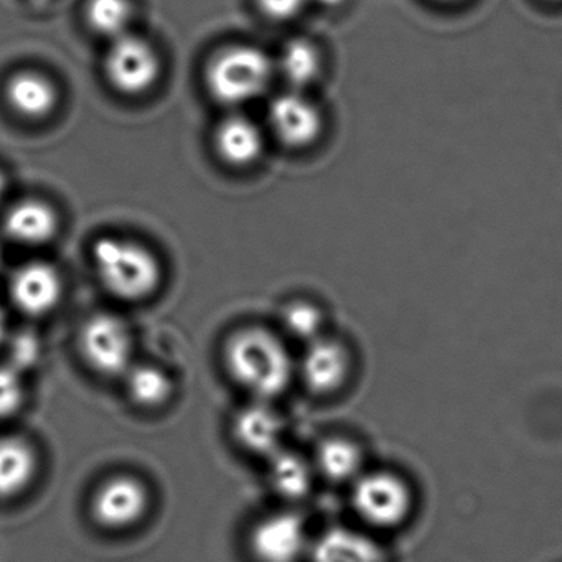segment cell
Segmentation results:
<instances>
[{
    "instance_id": "cell-1",
    "label": "cell",
    "mask_w": 562,
    "mask_h": 562,
    "mask_svg": "<svg viewBox=\"0 0 562 562\" xmlns=\"http://www.w3.org/2000/svg\"><path fill=\"white\" fill-rule=\"evenodd\" d=\"M225 364L233 381L252 400H276L297 378V360L284 338L262 327H246L232 335Z\"/></svg>"
},
{
    "instance_id": "cell-2",
    "label": "cell",
    "mask_w": 562,
    "mask_h": 562,
    "mask_svg": "<svg viewBox=\"0 0 562 562\" xmlns=\"http://www.w3.org/2000/svg\"><path fill=\"white\" fill-rule=\"evenodd\" d=\"M276 77L274 60L256 45H229L206 65L210 97L226 108H241L265 97Z\"/></svg>"
},
{
    "instance_id": "cell-3",
    "label": "cell",
    "mask_w": 562,
    "mask_h": 562,
    "mask_svg": "<svg viewBox=\"0 0 562 562\" xmlns=\"http://www.w3.org/2000/svg\"><path fill=\"white\" fill-rule=\"evenodd\" d=\"M93 265L101 284L121 301L137 302L159 289L162 268L153 251L139 243L101 238L93 246Z\"/></svg>"
},
{
    "instance_id": "cell-4",
    "label": "cell",
    "mask_w": 562,
    "mask_h": 562,
    "mask_svg": "<svg viewBox=\"0 0 562 562\" xmlns=\"http://www.w3.org/2000/svg\"><path fill=\"white\" fill-rule=\"evenodd\" d=\"M351 506L367 528L387 531L400 528L413 513L409 483L391 470H364L351 483Z\"/></svg>"
},
{
    "instance_id": "cell-5",
    "label": "cell",
    "mask_w": 562,
    "mask_h": 562,
    "mask_svg": "<svg viewBox=\"0 0 562 562\" xmlns=\"http://www.w3.org/2000/svg\"><path fill=\"white\" fill-rule=\"evenodd\" d=\"M312 541L307 522L294 509H279L256 521L249 532V551L256 562H304Z\"/></svg>"
},
{
    "instance_id": "cell-6",
    "label": "cell",
    "mask_w": 562,
    "mask_h": 562,
    "mask_svg": "<svg viewBox=\"0 0 562 562\" xmlns=\"http://www.w3.org/2000/svg\"><path fill=\"white\" fill-rule=\"evenodd\" d=\"M80 350L91 370L124 376L133 367V335L126 322L110 314L91 317L80 331Z\"/></svg>"
},
{
    "instance_id": "cell-7",
    "label": "cell",
    "mask_w": 562,
    "mask_h": 562,
    "mask_svg": "<svg viewBox=\"0 0 562 562\" xmlns=\"http://www.w3.org/2000/svg\"><path fill=\"white\" fill-rule=\"evenodd\" d=\"M104 71L114 90L126 97H140L159 81L162 61L153 44L127 34L111 42Z\"/></svg>"
},
{
    "instance_id": "cell-8",
    "label": "cell",
    "mask_w": 562,
    "mask_h": 562,
    "mask_svg": "<svg viewBox=\"0 0 562 562\" xmlns=\"http://www.w3.org/2000/svg\"><path fill=\"white\" fill-rule=\"evenodd\" d=\"M272 136L289 149H305L321 137L324 116L305 91L285 90L268 108Z\"/></svg>"
},
{
    "instance_id": "cell-9",
    "label": "cell",
    "mask_w": 562,
    "mask_h": 562,
    "mask_svg": "<svg viewBox=\"0 0 562 562\" xmlns=\"http://www.w3.org/2000/svg\"><path fill=\"white\" fill-rule=\"evenodd\" d=\"M147 486L136 476L116 475L101 483L91 499V515L106 529L137 525L149 509Z\"/></svg>"
},
{
    "instance_id": "cell-10",
    "label": "cell",
    "mask_w": 562,
    "mask_h": 562,
    "mask_svg": "<svg viewBox=\"0 0 562 562\" xmlns=\"http://www.w3.org/2000/svg\"><path fill=\"white\" fill-rule=\"evenodd\" d=\"M351 355L341 341L324 337L305 345L297 360V378L311 393L330 396L350 380Z\"/></svg>"
},
{
    "instance_id": "cell-11",
    "label": "cell",
    "mask_w": 562,
    "mask_h": 562,
    "mask_svg": "<svg viewBox=\"0 0 562 562\" xmlns=\"http://www.w3.org/2000/svg\"><path fill=\"white\" fill-rule=\"evenodd\" d=\"M233 436L243 450L268 460L284 449V419L271 401L252 400L233 417Z\"/></svg>"
},
{
    "instance_id": "cell-12",
    "label": "cell",
    "mask_w": 562,
    "mask_h": 562,
    "mask_svg": "<svg viewBox=\"0 0 562 562\" xmlns=\"http://www.w3.org/2000/svg\"><path fill=\"white\" fill-rule=\"evenodd\" d=\"M11 299L22 314L42 317L50 314L64 295L60 272L47 262L22 266L11 279Z\"/></svg>"
},
{
    "instance_id": "cell-13",
    "label": "cell",
    "mask_w": 562,
    "mask_h": 562,
    "mask_svg": "<svg viewBox=\"0 0 562 562\" xmlns=\"http://www.w3.org/2000/svg\"><path fill=\"white\" fill-rule=\"evenodd\" d=\"M307 562H390L386 549L367 529L331 526L312 541Z\"/></svg>"
},
{
    "instance_id": "cell-14",
    "label": "cell",
    "mask_w": 562,
    "mask_h": 562,
    "mask_svg": "<svg viewBox=\"0 0 562 562\" xmlns=\"http://www.w3.org/2000/svg\"><path fill=\"white\" fill-rule=\"evenodd\" d=\"M265 146V130L245 114H232L216 127V153L228 166H252L261 159Z\"/></svg>"
},
{
    "instance_id": "cell-15",
    "label": "cell",
    "mask_w": 562,
    "mask_h": 562,
    "mask_svg": "<svg viewBox=\"0 0 562 562\" xmlns=\"http://www.w3.org/2000/svg\"><path fill=\"white\" fill-rule=\"evenodd\" d=\"M268 479L276 496L284 502L297 503L311 495L318 476L312 459L284 447L269 457Z\"/></svg>"
},
{
    "instance_id": "cell-16",
    "label": "cell",
    "mask_w": 562,
    "mask_h": 562,
    "mask_svg": "<svg viewBox=\"0 0 562 562\" xmlns=\"http://www.w3.org/2000/svg\"><path fill=\"white\" fill-rule=\"evenodd\" d=\"M5 100L18 116L45 120L58 104V90L45 75L19 71L5 85Z\"/></svg>"
},
{
    "instance_id": "cell-17",
    "label": "cell",
    "mask_w": 562,
    "mask_h": 562,
    "mask_svg": "<svg viewBox=\"0 0 562 562\" xmlns=\"http://www.w3.org/2000/svg\"><path fill=\"white\" fill-rule=\"evenodd\" d=\"M58 215L41 200L15 203L4 218V232L12 241L22 246H44L57 236Z\"/></svg>"
},
{
    "instance_id": "cell-18",
    "label": "cell",
    "mask_w": 562,
    "mask_h": 562,
    "mask_svg": "<svg viewBox=\"0 0 562 562\" xmlns=\"http://www.w3.org/2000/svg\"><path fill=\"white\" fill-rule=\"evenodd\" d=\"M312 463L317 476L334 485H351L367 470L360 443L341 436L322 440L315 449Z\"/></svg>"
},
{
    "instance_id": "cell-19",
    "label": "cell",
    "mask_w": 562,
    "mask_h": 562,
    "mask_svg": "<svg viewBox=\"0 0 562 562\" xmlns=\"http://www.w3.org/2000/svg\"><path fill=\"white\" fill-rule=\"evenodd\" d=\"M37 472V452L29 440L18 436L0 437V498L22 495Z\"/></svg>"
},
{
    "instance_id": "cell-20",
    "label": "cell",
    "mask_w": 562,
    "mask_h": 562,
    "mask_svg": "<svg viewBox=\"0 0 562 562\" xmlns=\"http://www.w3.org/2000/svg\"><path fill=\"white\" fill-rule=\"evenodd\" d=\"M274 65L276 77L284 81L288 90L305 91L322 74L321 52L304 38L288 42Z\"/></svg>"
},
{
    "instance_id": "cell-21",
    "label": "cell",
    "mask_w": 562,
    "mask_h": 562,
    "mask_svg": "<svg viewBox=\"0 0 562 562\" xmlns=\"http://www.w3.org/2000/svg\"><path fill=\"white\" fill-rule=\"evenodd\" d=\"M124 378L127 393L137 406L156 409L172 396V380L166 371L154 364H133Z\"/></svg>"
},
{
    "instance_id": "cell-22",
    "label": "cell",
    "mask_w": 562,
    "mask_h": 562,
    "mask_svg": "<svg viewBox=\"0 0 562 562\" xmlns=\"http://www.w3.org/2000/svg\"><path fill=\"white\" fill-rule=\"evenodd\" d=\"M85 18L94 34L113 42L130 34L134 8L131 0H88Z\"/></svg>"
},
{
    "instance_id": "cell-23",
    "label": "cell",
    "mask_w": 562,
    "mask_h": 562,
    "mask_svg": "<svg viewBox=\"0 0 562 562\" xmlns=\"http://www.w3.org/2000/svg\"><path fill=\"white\" fill-rule=\"evenodd\" d=\"M324 314L311 302L297 301L282 312V327L289 337L305 345L324 337Z\"/></svg>"
},
{
    "instance_id": "cell-24",
    "label": "cell",
    "mask_w": 562,
    "mask_h": 562,
    "mask_svg": "<svg viewBox=\"0 0 562 562\" xmlns=\"http://www.w3.org/2000/svg\"><path fill=\"white\" fill-rule=\"evenodd\" d=\"M25 400V387L18 368L0 364V419L14 416Z\"/></svg>"
},
{
    "instance_id": "cell-25",
    "label": "cell",
    "mask_w": 562,
    "mask_h": 562,
    "mask_svg": "<svg viewBox=\"0 0 562 562\" xmlns=\"http://www.w3.org/2000/svg\"><path fill=\"white\" fill-rule=\"evenodd\" d=\"M262 14L276 22L297 18L311 0H256Z\"/></svg>"
},
{
    "instance_id": "cell-26",
    "label": "cell",
    "mask_w": 562,
    "mask_h": 562,
    "mask_svg": "<svg viewBox=\"0 0 562 562\" xmlns=\"http://www.w3.org/2000/svg\"><path fill=\"white\" fill-rule=\"evenodd\" d=\"M5 334H8V322H5L4 312L0 311V344L4 341Z\"/></svg>"
},
{
    "instance_id": "cell-27",
    "label": "cell",
    "mask_w": 562,
    "mask_h": 562,
    "mask_svg": "<svg viewBox=\"0 0 562 562\" xmlns=\"http://www.w3.org/2000/svg\"><path fill=\"white\" fill-rule=\"evenodd\" d=\"M317 4H321L322 8H338V5L344 4L345 0H315Z\"/></svg>"
},
{
    "instance_id": "cell-28",
    "label": "cell",
    "mask_w": 562,
    "mask_h": 562,
    "mask_svg": "<svg viewBox=\"0 0 562 562\" xmlns=\"http://www.w3.org/2000/svg\"><path fill=\"white\" fill-rule=\"evenodd\" d=\"M8 182H5L4 173L0 172V200L4 199Z\"/></svg>"
},
{
    "instance_id": "cell-29",
    "label": "cell",
    "mask_w": 562,
    "mask_h": 562,
    "mask_svg": "<svg viewBox=\"0 0 562 562\" xmlns=\"http://www.w3.org/2000/svg\"><path fill=\"white\" fill-rule=\"evenodd\" d=\"M439 2H453V0H439Z\"/></svg>"
},
{
    "instance_id": "cell-30",
    "label": "cell",
    "mask_w": 562,
    "mask_h": 562,
    "mask_svg": "<svg viewBox=\"0 0 562 562\" xmlns=\"http://www.w3.org/2000/svg\"><path fill=\"white\" fill-rule=\"evenodd\" d=\"M0 265H2V252H0Z\"/></svg>"
}]
</instances>
